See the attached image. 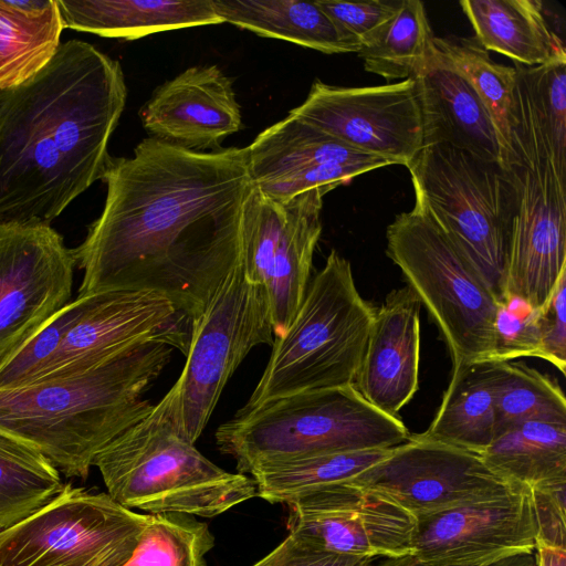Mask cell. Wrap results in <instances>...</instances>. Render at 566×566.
Here are the masks:
<instances>
[{
    "instance_id": "1",
    "label": "cell",
    "mask_w": 566,
    "mask_h": 566,
    "mask_svg": "<svg viewBox=\"0 0 566 566\" xmlns=\"http://www.w3.org/2000/svg\"><path fill=\"white\" fill-rule=\"evenodd\" d=\"M102 180L103 211L72 249L77 296L153 292L191 322L241 260L247 147L198 151L148 137L112 158Z\"/></svg>"
},
{
    "instance_id": "2",
    "label": "cell",
    "mask_w": 566,
    "mask_h": 566,
    "mask_svg": "<svg viewBox=\"0 0 566 566\" xmlns=\"http://www.w3.org/2000/svg\"><path fill=\"white\" fill-rule=\"evenodd\" d=\"M126 98L119 62L76 39L0 90V224H50L102 179Z\"/></svg>"
},
{
    "instance_id": "3",
    "label": "cell",
    "mask_w": 566,
    "mask_h": 566,
    "mask_svg": "<svg viewBox=\"0 0 566 566\" xmlns=\"http://www.w3.org/2000/svg\"><path fill=\"white\" fill-rule=\"evenodd\" d=\"M172 352L149 340L87 369L0 390V432L41 452L65 476L85 479L95 457L151 411L142 395Z\"/></svg>"
},
{
    "instance_id": "4",
    "label": "cell",
    "mask_w": 566,
    "mask_h": 566,
    "mask_svg": "<svg viewBox=\"0 0 566 566\" xmlns=\"http://www.w3.org/2000/svg\"><path fill=\"white\" fill-rule=\"evenodd\" d=\"M107 494L128 510L214 517L253 499V479L228 472L190 442L175 386L94 459Z\"/></svg>"
},
{
    "instance_id": "5",
    "label": "cell",
    "mask_w": 566,
    "mask_h": 566,
    "mask_svg": "<svg viewBox=\"0 0 566 566\" xmlns=\"http://www.w3.org/2000/svg\"><path fill=\"white\" fill-rule=\"evenodd\" d=\"M410 433L399 417L384 413L354 385L281 397L222 423L219 451L239 473L317 454L395 448Z\"/></svg>"
},
{
    "instance_id": "6",
    "label": "cell",
    "mask_w": 566,
    "mask_h": 566,
    "mask_svg": "<svg viewBox=\"0 0 566 566\" xmlns=\"http://www.w3.org/2000/svg\"><path fill=\"white\" fill-rule=\"evenodd\" d=\"M374 314L356 289L349 261L332 250L290 326L274 338L265 369L239 412L293 394L354 385Z\"/></svg>"
},
{
    "instance_id": "7",
    "label": "cell",
    "mask_w": 566,
    "mask_h": 566,
    "mask_svg": "<svg viewBox=\"0 0 566 566\" xmlns=\"http://www.w3.org/2000/svg\"><path fill=\"white\" fill-rule=\"evenodd\" d=\"M388 258L438 325L453 369L493 361L500 307L475 266L416 200L386 231Z\"/></svg>"
},
{
    "instance_id": "8",
    "label": "cell",
    "mask_w": 566,
    "mask_h": 566,
    "mask_svg": "<svg viewBox=\"0 0 566 566\" xmlns=\"http://www.w3.org/2000/svg\"><path fill=\"white\" fill-rule=\"evenodd\" d=\"M421 202L475 266L500 305L514 189L506 170L448 145L421 149L407 166Z\"/></svg>"
},
{
    "instance_id": "9",
    "label": "cell",
    "mask_w": 566,
    "mask_h": 566,
    "mask_svg": "<svg viewBox=\"0 0 566 566\" xmlns=\"http://www.w3.org/2000/svg\"><path fill=\"white\" fill-rule=\"evenodd\" d=\"M503 168L514 189L506 302L541 310L566 273V170L535 138H515Z\"/></svg>"
},
{
    "instance_id": "10",
    "label": "cell",
    "mask_w": 566,
    "mask_h": 566,
    "mask_svg": "<svg viewBox=\"0 0 566 566\" xmlns=\"http://www.w3.org/2000/svg\"><path fill=\"white\" fill-rule=\"evenodd\" d=\"M273 343L266 294L247 280L240 260L191 321L186 365L174 385L190 442L202 433L226 384L247 355L258 345Z\"/></svg>"
},
{
    "instance_id": "11",
    "label": "cell",
    "mask_w": 566,
    "mask_h": 566,
    "mask_svg": "<svg viewBox=\"0 0 566 566\" xmlns=\"http://www.w3.org/2000/svg\"><path fill=\"white\" fill-rule=\"evenodd\" d=\"M147 518L107 493L66 484L44 507L0 532V566H124Z\"/></svg>"
},
{
    "instance_id": "12",
    "label": "cell",
    "mask_w": 566,
    "mask_h": 566,
    "mask_svg": "<svg viewBox=\"0 0 566 566\" xmlns=\"http://www.w3.org/2000/svg\"><path fill=\"white\" fill-rule=\"evenodd\" d=\"M317 187L289 200H273L254 187L242 226L241 263L247 280L268 298L274 338L284 334L304 298L322 233L324 196Z\"/></svg>"
},
{
    "instance_id": "13",
    "label": "cell",
    "mask_w": 566,
    "mask_h": 566,
    "mask_svg": "<svg viewBox=\"0 0 566 566\" xmlns=\"http://www.w3.org/2000/svg\"><path fill=\"white\" fill-rule=\"evenodd\" d=\"M75 266L51 224H0V366L70 302Z\"/></svg>"
},
{
    "instance_id": "14",
    "label": "cell",
    "mask_w": 566,
    "mask_h": 566,
    "mask_svg": "<svg viewBox=\"0 0 566 566\" xmlns=\"http://www.w3.org/2000/svg\"><path fill=\"white\" fill-rule=\"evenodd\" d=\"M377 493L416 520L510 491L513 484L473 452L410 434L389 455L346 481Z\"/></svg>"
},
{
    "instance_id": "15",
    "label": "cell",
    "mask_w": 566,
    "mask_h": 566,
    "mask_svg": "<svg viewBox=\"0 0 566 566\" xmlns=\"http://www.w3.org/2000/svg\"><path fill=\"white\" fill-rule=\"evenodd\" d=\"M290 114L360 151L408 166L424 147L413 77L379 86L343 87L316 80Z\"/></svg>"
},
{
    "instance_id": "16",
    "label": "cell",
    "mask_w": 566,
    "mask_h": 566,
    "mask_svg": "<svg viewBox=\"0 0 566 566\" xmlns=\"http://www.w3.org/2000/svg\"><path fill=\"white\" fill-rule=\"evenodd\" d=\"M190 329L191 322L159 294L135 290L96 293L55 354L27 385L87 369L149 340L165 342L186 355Z\"/></svg>"
},
{
    "instance_id": "17",
    "label": "cell",
    "mask_w": 566,
    "mask_h": 566,
    "mask_svg": "<svg viewBox=\"0 0 566 566\" xmlns=\"http://www.w3.org/2000/svg\"><path fill=\"white\" fill-rule=\"evenodd\" d=\"M286 505L289 533L326 552L370 558L412 554L417 520L350 482L311 491Z\"/></svg>"
},
{
    "instance_id": "18",
    "label": "cell",
    "mask_w": 566,
    "mask_h": 566,
    "mask_svg": "<svg viewBox=\"0 0 566 566\" xmlns=\"http://www.w3.org/2000/svg\"><path fill=\"white\" fill-rule=\"evenodd\" d=\"M247 153L253 187L277 201L317 187L335 189L361 174L392 165L290 113L260 133Z\"/></svg>"
},
{
    "instance_id": "19",
    "label": "cell",
    "mask_w": 566,
    "mask_h": 566,
    "mask_svg": "<svg viewBox=\"0 0 566 566\" xmlns=\"http://www.w3.org/2000/svg\"><path fill=\"white\" fill-rule=\"evenodd\" d=\"M536 518L531 489L507 492L417 520L412 555L423 560L480 563L534 552Z\"/></svg>"
},
{
    "instance_id": "20",
    "label": "cell",
    "mask_w": 566,
    "mask_h": 566,
    "mask_svg": "<svg viewBox=\"0 0 566 566\" xmlns=\"http://www.w3.org/2000/svg\"><path fill=\"white\" fill-rule=\"evenodd\" d=\"M139 116L151 138L198 151L216 149L242 127L233 82L217 65L192 66L165 82Z\"/></svg>"
},
{
    "instance_id": "21",
    "label": "cell",
    "mask_w": 566,
    "mask_h": 566,
    "mask_svg": "<svg viewBox=\"0 0 566 566\" xmlns=\"http://www.w3.org/2000/svg\"><path fill=\"white\" fill-rule=\"evenodd\" d=\"M421 303L409 286L394 290L375 308L354 387L392 417L418 390Z\"/></svg>"
},
{
    "instance_id": "22",
    "label": "cell",
    "mask_w": 566,
    "mask_h": 566,
    "mask_svg": "<svg viewBox=\"0 0 566 566\" xmlns=\"http://www.w3.org/2000/svg\"><path fill=\"white\" fill-rule=\"evenodd\" d=\"M423 145H448L503 167L504 149L486 107L468 83L437 51L413 77Z\"/></svg>"
},
{
    "instance_id": "23",
    "label": "cell",
    "mask_w": 566,
    "mask_h": 566,
    "mask_svg": "<svg viewBox=\"0 0 566 566\" xmlns=\"http://www.w3.org/2000/svg\"><path fill=\"white\" fill-rule=\"evenodd\" d=\"M57 6L64 28L103 38L135 40L223 23L213 0H57Z\"/></svg>"
},
{
    "instance_id": "24",
    "label": "cell",
    "mask_w": 566,
    "mask_h": 566,
    "mask_svg": "<svg viewBox=\"0 0 566 566\" xmlns=\"http://www.w3.org/2000/svg\"><path fill=\"white\" fill-rule=\"evenodd\" d=\"M460 6L486 51L528 67L566 61L564 42L549 28L541 1L463 0Z\"/></svg>"
},
{
    "instance_id": "25",
    "label": "cell",
    "mask_w": 566,
    "mask_h": 566,
    "mask_svg": "<svg viewBox=\"0 0 566 566\" xmlns=\"http://www.w3.org/2000/svg\"><path fill=\"white\" fill-rule=\"evenodd\" d=\"M496 361L452 370L451 380L422 438L481 454L496 434Z\"/></svg>"
},
{
    "instance_id": "26",
    "label": "cell",
    "mask_w": 566,
    "mask_h": 566,
    "mask_svg": "<svg viewBox=\"0 0 566 566\" xmlns=\"http://www.w3.org/2000/svg\"><path fill=\"white\" fill-rule=\"evenodd\" d=\"M223 22L261 36L285 40L326 54L357 53L348 39L315 1L213 0Z\"/></svg>"
},
{
    "instance_id": "27",
    "label": "cell",
    "mask_w": 566,
    "mask_h": 566,
    "mask_svg": "<svg viewBox=\"0 0 566 566\" xmlns=\"http://www.w3.org/2000/svg\"><path fill=\"white\" fill-rule=\"evenodd\" d=\"M480 457L510 483L533 490L566 486V421L513 424L497 433Z\"/></svg>"
},
{
    "instance_id": "28",
    "label": "cell",
    "mask_w": 566,
    "mask_h": 566,
    "mask_svg": "<svg viewBox=\"0 0 566 566\" xmlns=\"http://www.w3.org/2000/svg\"><path fill=\"white\" fill-rule=\"evenodd\" d=\"M63 29L57 0H0V90L43 69L60 46Z\"/></svg>"
},
{
    "instance_id": "29",
    "label": "cell",
    "mask_w": 566,
    "mask_h": 566,
    "mask_svg": "<svg viewBox=\"0 0 566 566\" xmlns=\"http://www.w3.org/2000/svg\"><path fill=\"white\" fill-rule=\"evenodd\" d=\"M391 449L336 452L259 465L249 474L256 495L272 504L289 502L321 488L354 479L385 459Z\"/></svg>"
},
{
    "instance_id": "30",
    "label": "cell",
    "mask_w": 566,
    "mask_h": 566,
    "mask_svg": "<svg viewBox=\"0 0 566 566\" xmlns=\"http://www.w3.org/2000/svg\"><path fill=\"white\" fill-rule=\"evenodd\" d=\"M61 472L41 452L0 432V528L28 518L65 488Z\"/></svg>"
},
{
    "instance_id": "31",
    "label": "cell",
    "mask_w": 566,
    "mask_h": 566,
    "mask_svg": "<svg viewBox=\"0 0 566 566\" xmlns=\"http://www.w3.org/2000/svg\"><path fill=\"white\" fill-rule=\"evenodd\" d=\"M433 40L423 3L402 0L394 18L357 54L367 72L402 81L426 67L436 52Z\"/></svg>"
},
{
    "instance_id": "32",
    "label": "cell",
    "mask_w": 566,
    "mask_h": 566,
    "mask_svg": "<svg viewBox=\"0 0 566 566\" xmlns=\"http://www.w3.org/2000/svg\"><path fill=\"white\" fill-rule=\"evenodd\" d=\"M433 41L439 54L468 81L486 107L506 158L510 150L514 88L517 77L515 67L494 62L489 51L482 48L475 38L452 41L434 36Z\"/></svg>"
},
{
    "instance_id": "33",
    "label": "cell",
    "mask_w": 566,
    "mask_h": 566,
    "mask_svg": "<svg viewBox=\"0 0 566 566\" xmlns=\"http://www.w3.org/2000/svg\"><path fill=\"white\" fill-rule=\"evenodd\" d=\"M495 411L497 434L528 420L566 421V399L555 380L526 364L496 361Z\"/></svg>"
},
{
    "instance_id": "34",
    "label": "cell",
    "mask_w": 566,
    "mask_h": 566,
    "mask_svg": "<svg viewBox=\"0 0 566 566\" xmlns=\"http://www.w3.org/2000/svg\"><path fill=\"white\" fill-rule=\"evenodd\" d=\"M214 546L208 524L181 513L148 514L138 543L124 566H209Z\"/></svg>"
},
{
    "instance_id": "35",
    "label": "cell",
    "mask_w": 566,
    "mask_h": 566,
    "mask_svg": "<svg viewBox=\"0 0 566 566\" xmlns=\"http://www.w3.org/2000/svg\"><path fill=\"white\" fill-rule=\"evenodd\" d=\"M93 295L77 296L0 366V390L27 385L55 354L70 329L90 306Z\"/></svg>"
},
{
    "instance_id": "36",
    "label": "cell",
    "mask_w": 566,
    "mask_h": 566,
    "mask_svg": "<svg viewBox=\"0 0 566 566\" xmlns=\"http://www.w3.org/2000/svg\"><path fill=\"white\" fill-rule=\"evenodd\" d=\"M518 357L542 358L538 310L510 298L497 311L493 361Z\"/></svg>"
},
{
    "instance_id": "37",
    "label": "cell",
    "mask_w": 566,
    "mask_h": 566,
    "mask_svg": "<svg viewBox=\"0 0 566 566\" xmlns=\"http://www.w3.org/2000/svg\"><path fill=\"white\" fill-rule=\"evenodd\" d=\"M340 31L360 48L370 43L394 18L402 0L348 2L316 0Z\"/></svg>"
},
{
    "instance_id": "38",
    "label": "cell",
    "mask_w": 566,
    "mask_h": 566,
    "mask_svg": "<svg viewBox=\"0 0 566 566\" xmlns=\"http://www.w3.org/2000/svg\"><path fill=\"white\" fill-rule=\"evenodd\" d=\"M375 559L326 552L289 533L274 549L252 566H369Z\"/></svg>"
},
{
    "instance_id": "39",
    "label": "cell",
    "mask_w": 566,
    "mask_h": 566,
    "mask_svg": "<svg viewBox=\"0 0 566 566\" xmlns=\"http://www.w3.org/2000/svg\"><path fill=\"white\" fill-rule=\"evenodd\" d=\"M566 273L545 306L538 310L542 359L563 375L566 369Z\"/></svg>"
},
{
    "instance_id": "40",
    "label": "cell",
    "mask_w": 566,
    "mask_h": 566,
    "mask_svg": "<svg viewBox=\"0 0 566 566\" xmlns=\"http://www.w3.org/2000/svg\"><path fill=\"white\" fill-rule=\"evenodd\" d=\"M566 486L533 490L536 518L535 542L566 548Z\"/></svg>"
},
{
    "instance_id": "41",
    "label": "cell",
    "mask_w": 566,
    "mask_h": 566,
    "mask_svg": "<svg viewBox=\"0 0 566 566\" xmlns=\"http://www.w3.org/2000/svg\"><path fill=\"white\" fill-rule=\"evenodd\" d=\"M369 566H535V557L534 552H521L494 560L468 564L423 560L409 554L399 557H384L378 563L374 560Z\"/></svg>"
},
{
    "instance_id": "42",
    "label": "cell",
    "mask_w": 566,
    "mask_h": 566,
    "mask_svg": "<svg viewBox=\"0 0 566 566\" xmlns=\"http://www.w3.org/2000/svg\"><path fill=\"white\" fill-rule=\"evenodd\" d=\"M535 566H566V548L535 542Z\"/></svg>"
},
{
    "instance_id": "43",
    "label": "cell",
    "mask_w": 566,
    "mask_h": 566,
    "mask_svg": "<svg viewBox=\"0 0 566 566\" xmlns=\"http://www.w3.org/2000/svg\"><path fill=\"white\" fill-rule=\"evenodd\" d=\"M0 532H1V528H0Z\"/></svg>"
}]
</instances>
